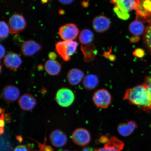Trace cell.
<instances>
[{
    "label": "cell",
    "instance_id": "d6a6232c",
    "mask_svg": "<svg viewBox=\"0 0 151 151\" xmlns=\"http://www.w3.org/2000/svg\"><path fill=\"white\" fill-rule=\"evenodd\" d=\"M58 1L62 4L68 5L72 3L73 0H58Z\"/></svg>",
    "mask_w": 151,
    "mask_h": 151
},
{
    "label": "cell",
    "instance_id": "e0dca14e",
    "mask_svg": "<svg viewBox=\"0 0 151 151\" xmlns=\"http://www.w3.org/2000/svg\"><path fill=\"white\" fill-rule=\"evenodd\" d=\"M84 73L81 70L73 68L70 70L67 75V79L69 83L72 86H76L81 82L84 77Z\"/></svg>",
    "mask_w": 151,
    "mask_h": 151
},
{
    "label": "cell",
    "instance_id": "cb8c5ba5",
    "mask_svg": "<svg viewBox=\"0 0 151 151\" xmlns=\"http://www.w3.org/2000/svg\"><path fill=\"white\" fill-rule=\"evenodd\" d=\"M10 31L9 26L4 21H1L0 23V37L1 39H4L8 36Z\"/></svg>",
    "mask_w": 151,
    "mask_h": 151
},
{
    "label": "cell",
    "instance_id": "277c9868",
    "mask_svg": "<svg viewBox=\"0 0 151 151\" xmlns=\"http://www.w3.org/2000/svg\"><path fill=\"white\" fill-rule=\"evenodd\" d=\"M55 99L56 102L62 107H68L73 103L75 100L74 93L68 88H63L57 92Z\"/></svg>",
    "mask_w": 151,
    "mask_h": 151
},
{
    "label": "cell",
    "instance_id": "7402d4cb",
    "mask_svg": "<svg viewBox=\"0 0 151 151\" xmlns=\"http://www.w3.org/2000/svg\"><path fill=\"white\" fill-rule=\"evenodd\" d=\"M93 33L91 30L87 29H83L81 32L79 37V41L84 45L90 44L93 41Z\"/></svg>",
    "mask_w": 151,
    "mask_h": 151
},
{
    "label": "cell",
    "instance_id": "6da1fadb",
    "mask_svg": "<svg viewBox=\"0 0 151 151\" xmlns=\"http://www.w3.org/2000/svg\"><path fill=\"white\" fill-rule=\"evenodd\" d=\"M123 99L131 104L140 106L149 112L151 109V96L146 86L139 85L126 90Z\"/></svg>",
    "mask_w": 151,
    "mask_h": 151
},
{
    "label": "cell",
    "instance_id": "7c38bea8",
    "mask_svg": "<svg viewBox=\"0 0 151 151\" xmlns=\"http://www.w3.org/2000/svg\"><path fill=\"white\" fill-rule=\"evenodd\" d=\"M51 143L57 148H61L66 144L67 137L64 132L59 129L53 131L50 137Z\"/></svg>",
    "mask_w": 151,
    "mask_h": 151
},
{
    "label": "cell",
    "instance_id": "836d02e7",
    "mask_svg": "<svg viewBox=\"0 0 151 151\" xmlns=\"http://www.w3.org/2000/svg\"><path fill=\"white\" fill-rule=\"evenodd\" d=\"M48 56L50 60H55L56 58V55L55 52H51L49 54Z\"/></svg>",
    "mask_w": 151,
    "mask_h": 151
},
{
    "label": "cell",
    "instance_id": "f1b7e54d",
    "mask_svg": "<svg viewBox=\"0 0 151 151\" xmlns=\"http://www.w3.org/2000/svg\"><path fill=\"white\" fill-rule=\"evenodd\" d=\"M14 151H29L27 147L24 145L17 147Z\"/></svg>",
    "mask_w": 151,
    "mask_h": 151
},
{
    "label": "cell",
    "instance_id": "ffe728a7",
    "mask_svg": "<svg viewBox=\"0 0 151 151\" xmlns=\"http://www.w3.org/2000/svg\"><path fill=\"white\" fill-rule=\"evenodd\" d=\"M129 31L132 35L139 36L145 32V26L140 21L136 20L131 22L129 27Z\"/></svg>",
    "mask_w": 151,
    "mask_h": 151
},
{
    "label": "cell",
    "instance_id": "2e32d148",
    "mask_svg": "<svg viewBox=\"0 0 151 151\" xmlns=\"http://www.w3.org/2000/svg\"><path fill=\"white\" fill-rule=\"evenodd\" d=\"M137 127L136 123L134 121L130 120L119 124L117 130L120 135L127 137L131 135Z\"/></svg>",
    "mask_w": 151,
    "mask_h": 151
},
{
    "label": "cell",
    "instance_id": "d590c367",
    "mask_svg": "<svg viewBox=\"0 0 151 151\" xmlns=\"http://www.w3.org/2000/svg\"><path fill=\"white\" fill-rule=\"evenodd\" d=\"M139 39V36H134L133 37L131 38V42H137L138 41Z\"/></svg>",
    "mask_w": 151,
    "mask_h": 151
},
{
    "label": "cell",
    "instance_id": "d4e9b609",
    "mask_svg": "<svg viewBox=\"0 0 151 151\" xmlns=\"http://www.w3.org/2000/svg\"><path fill=\"white\" fill-rule=\"evenodd\" d=\"M113 10L118 17L122 20H127L129 18V13L123 12L116 6H115L114 7Z\"/></svg>",
    "mask_w": 151,
    "mask_h": 151
},
{
    "label": "cell",
    "instance_id": "7a4b0ae2",
    "mask_svg": "<svg viewBox=\"0 0 151 151\" xmlns=\"http://www.w3.org/2000/svg\"><path fill=\"white\" fill-rule=\"evenodd\" d=\"M78 43L73 41H63L56 43V50L58 54L65 61H69L76 52Z\"/></svg>",
    "mask_w": 151,
    "mask_h": 151
},
{
    "label": "cell",
    "instance_id": "3957f363",
    "mask_svg": "<svg viewBox=\"0 0 151 151\" xmlns=\"http://www.w3.org/2000/svg\"><path fill=\"white\" fill-rule=\"evenodd\" d=\"M92 99L96 106L102 109L107 108L112 100L110 93L104 88L98 90L94 92Z\"/></svg>",
    "mask_w": 151,
    "mask_h": 151
},
{
    "label": "cell",
    "instance_id": "d6986e66",
    "mask_svg": "<svg viewBox=\"0 0 151 151\" xmlns=\"http://www.w3.org/2000/svg\"><path fill=\"white\" fill-rule=\"evenodd\" d=\"M99 79L97 76L90 74L85 76L83 80V86L86 89L91 90L94 89L99 84Z\"/></svg>",
    "mask_w": 151,
    "mask_h": 151
},
{
    "label": "cell",
    "instance_id": "83f0119b",
    "mask_svg": "<svg viewBox=\"0 0 151 151\" xmlns=\"http://www.w3.org/2000/svg\"><path fill=\"white\" fill-rule=\"evenodd\" d=\"M143 84L146 86L151 96V77H146L145 79V82Z\"/></svg>",
    "mask_w": 151,
    "mask_h": 151
},
{
    "label": "cell",
    "instance_id": "9c48e42d",
    "mask_svg": "<svg viewBox=\"0 0 151 151\" xmlns=\"http://www.w3.org/2000/svg\"><path fill=\"white\" fill-rule=\"evenodd\" d=\"M42 48V46L40 44L32 40L24 41L20 47L22 54L26 57L33 56Z\"/></svg>",
    "mask_w": 151,
    "mask_h": 151
},
{
    "label": "cell",
    "instance_id": "74e56055",
    "mask_svg": "<svg viewBox=\"0 0 151 151\" xmlns=\"http://www.w3.org/2000/svg\"><path fill=\"white\" fill-rule=\"evenodd\" d=\"M83 151H92V150H91V148H86V149H84Z\"/></svg>",
    "mask_w": 151,
    "mask_h": 151
},
{
    "label": "cell",
    "instance_id": "44dd1931",
    "mask_svg": "<svg viewBox=\"0 0 151 151\" xmlns=\"http://www.w3.org/2000/svg\"><path fill=\"white\" fill-rule=\"evenodd\" d=\"M124 143L116 137L113 136L109 139L107 143L105 144L104 147L114 149L117 151H122L124 149Z\"/></svg>",
    "mask_w": 151,
    "mask_h": 151
},
{
    "label": "cell",
    "instance_id": "4fadbf2b",
    "mask_svg": "<svg viewBox=\"0 0 151 151\" xmlns=\"http://www.w3.org/2000/svg\"><path fill=\"white\" fill-rule=\"evenodd\" d=\"M111 2L123 12L129 13L137 9L139 0H111Z\"/></svg>",
    "mask_w": 151,
    "mask_h": 151
},
{
    "label": "cell",
    "instance_id": "9a60e30c",
    "mask_svg": "<svg viewBox=\"0 0 151 151\" xmlns=\"http://www.w3.org/2000/svg\"><path fill=\"white\" fill-rule=\"evenodd\" d=\"M37 101L32 94L26 93L21 96L19 99L18 104L21 109L24 111L32 110L36 105Z\"/></svg>",
    "mask_w": 151,
    "mask_h": 151
},
{
    "label": "cell",
    "instance_id": "ba28073f",
    "mask_svg": "<svg viewBox=\"0 0 151 151\" xmlns=\"http://www.w3.org/2000/svg\"><path fill=\"white\" fill-rule=\"evenodd\" d=\"M91 137L89 132L84 128H78L75 129L72 135L73 142L80 146H86L89 144Z\"/></svg>",
    "mask_w": 151,
    "mask_h": 151
},
{
    "label": "cell",
    "instance_id": "4316f807",
    "mask_svg": "<svg viewBox=\"0 0 151 151\" xmlns=\"http://www.w3.org/2000/svg\"><path fill=\"white\" fill-rule=\"evenodd\" d=\"M5 111L4 109H1V135L4 132V112Z\"/></svg>",
    "mask_w": 151,
    "mask_h": 151
},
{
    "label": "cell",
    "instance_id": "5bb4252c",
    "mask_svg": "<svg viewBox=\"0 0 151 151\" xmlns=\"http://www.w3.org/2000/svg\"><path fill=\"white\" fill-rule=\"evenodd\" d=\"M110 24L109 19L102 15L96 17L92 22L94 29L99 33H103L107 31L110 27Z\"/></svg>",
    "mask_w": 151,
    "mask_h": 151
},
{
    "label": "cell",
    "instance_id": "52a82bcc",
    "mask_svg": "<svg viewBox=\"0 0 151 151\" xmlns=\"http://www.w3.org/2000/svg\"><path fill=\"white\" fill-rule=\"evenodd\" d=\"M79 33L78 27L73 23L65 24L59 28V35L64 41H73L78 37Z\"/></svg>",
    "mask_w": 151,
    "mask_h": 151
},
{
    "label": "cell",
    "instance_id": "8d00e7d4",
    "mask_svg": "<svg viewBox=\"0 0 151 151\" xmlns=\"http://www.w3.org/2000/svg\"><path fill=\"white\" fill-rule=\"evenodd\" d=\"M50 0H41V3L42 4H45L48 2Z\"/></svg>",
    "mask_w": 151,
    "mask_h": 151
},
{
    "label": "cell",
    "instance_id": "f546056e",
    "mask_svg": "<svg viewBox=\"0 0 151 151\" xmlns=\"http://www.w3.org/2000/svg\"><path fill=\"white\" fill-rule=\"evenodd\" d=\"M94 151H117L114 149L110 148H106L104 147L103 148L96 149Z\"/></svg>",
    "mask_w": 151,
    "mask_h": 151
},
{
    "label": "cell",
    "instance_id": "4dcf8cb0",
    "mask_svg": "<svg viewBox=\"0 0 151 151\" xmlns=\"http://www.w3.org/2000/svg\"><path fill=\"white\" fill-rule=\"evenodd\" d=\"M0 50H1V55L0 56H1V59H2V58H4L5 56V47L1 44V47H0Z\"/></svg>",
    "mask_w": 151,
    "mask_h": 151
},
{
    "label": "cell",
    "instance_id": "8992f818",
    "mask_svg": "<svg viewBox=\"0 0 151 151\" xmlns=\"http://www.w3.org/2000/svg\"><path fill=\"white\" fill-rule=\"evenodd\" d=\"M137 13V20L150 22L151 20V0H139Z\"/></svg>",
    "mask_w": 151,
    "mask_h": 151
},
{
    "label": "cell",
    "instance_id": "484cf974",
    "mask_svg": "<svg viewBox=\"0 0 151 151\" xmlns=\"http://www.w3.org/2000/svg\"><path fill=\"white\" fill-rule=\"evenodd\" d=\"M134 55L139 58H142L144 56L145 52L141 48H137L134 51L133 53Z\"/></svg>",
    "mask_w": 151,
    "mask_h": 151
},
{
    "label": "cell",
    "instance_id": "603a6c76",
    "mask_svg": "<svg viewBox=\"0 0 151 151\" xmlns=\"http://www.w3.org/2000/svg\"><path fill=\"white\" fill-rule=\"evenodd\" d=\"M144 41L147 48L151 53V22L145 29Z\"/></svg>",
    "mask_w": 151,
    "mask_h": 151
},
{
    "label": "cell",
    "instance_id": "ac0fdd59",
    "mask_svg": "<svg viewBox=\"0 0 151 151\" xmlns=\"http://www.w3.org/2000/svg\"><path fill=\"white\" fill-rule=\"evenodd\" d=\"M45 70L49 75L55 76L59 74L61 71V66L56 60H50L45 63Z\"/></svg>",
    "mask_w": 151,
    "mask_h": 151
},
{
    "label": "cell",
    "instance_id": "1f68e13d",
    "mask_svg": "<svg viewBox=\"0 0 151 151\" xmlns=\"http://www.w3.org/2000/svg\"><path fill=\"white\" fill-rule=\"evenodd\" d=\"M109 139L108 137L105 136H102L100 138V141L102 143H106L108 142Z\"/></svg>",
    "mask_w": 151,
    "mask_h": 151
},
{
    "label": "cell",
    "instance_id": "8fae6325",
    "mask_svg": "<svg viewBox=\"0 0 151 151\" xmlns=\"http://www.w3.org/2000/svg\"><path fill=\"white\" fill-rule=\"evenodd\" d=\"M3 61L6 67L11 70H16L20 67L22 63L20 55L12 52L6 54L4 58Z\"/></svg>",
    "mask_w": 151,
    "mask_h": 151
},
{
    "label": "cell",
    "instance_id": "5b68a950",
    "mask_svg": "<svg viewBox=\"0 0 151 151\" xmlns=\"http://www.w3.org/2000/svg\"><path fill=\"white\" fill-rule=\"evenodd\" d=\"M9 26L12 34H18L25 29L26 22L24 17L19 14L12 15L9 21Z\"/></svg>",
    "mask_w": 151,
    "mask_h": 151
},
{
    "label": "cell",
    "instance_id": "f35d334b",
    "mask_svg": "<svg viewBox=\"0 0 151 151\" xmlns=\"http://www.w3.org/2000/svg\"><path fill=\"white\" fill-rule=\"evenodd\" d=\"M69 151V150H64V151Z\"/></svg>",
    "mask_w": 151,
    "mask_h": 151
},
{
    "label": "cell",
    "instance_id": "30bf717a",
    "mask_svg": "<svg viewBox=\"0 0 151 151\" xmlns=\"http://www.w3.org/2000/svg\"><path fill=\"white\" fill-rule=\"evenodd\" d=\"M20 95L19 88L12 85L5 86L2 91L1 96L2 99L7 102H13L17 101Z\"/></svg>",
    "mask_w": 151,
    "mask_h": 151
},
{
    "label": "cell",
    "instance_id": "e575fe53",
    "mask_svg": "<svg viewBox=\"0 0 151 151\" xmlns=\"http://www.w3.org/2000/svg\"><path fill=\"white\" fill-rule=\"evenodd\" d=\"M42 151H54L52 147L50 146L45 145L42 149Z\"/></svg>",
    "mask_w": 151,
    "mask_h": 151
}]
</instances>
